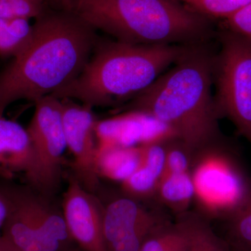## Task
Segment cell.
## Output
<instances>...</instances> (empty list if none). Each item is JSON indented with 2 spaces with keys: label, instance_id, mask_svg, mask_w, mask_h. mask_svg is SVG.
<instances>
[{
  "label": "cell",
  "instance_id": "obj_24",
  "mask_svg": "<svg viewBox=\"0 0 251 251\" xmlns=\"http://www.w3.org/2000/svg\"><path fill=\"white\" fill-rule=\"evenodd\" d=\"M9 201L4 191L0 188V233L9 214Z\"/></svg>",
  "mask_w": 251,
  "mask_h": 251
},
{
  "label": "cell",
  "instance_id": "obj_19",
  "mask_svg": "<svg viewBox=\"0 0 251 251\" xmlns=\"http://www.w3.org/2000/svg\"><path fill=\"white\" fill-rule=\"evenodd\" d=\"M24 18H0V54L16 56L30 39L32 26Z\"/></svg>",
  "mask_w": 251,
  "mask_h": 251
},
{
  "label": "cell",
  "instance_id": "obj_8",
  "mask_svg": "<svg viewBox=\"0 0 251 251\" xmlns=\"http://www.w3.org/2000/svg\"><path fill=\"white\" fill-rule=\"evenodd\" d=\"M35 110L27 128L37 163V191L56 197L63 179L67 150L60 99L48 95L34 102Z\"/></svg>",
  "mask_w": 251,
  "mask_h": 251
},
{
  "label": "cell",
  "instance_id": "obj_30",
  "mask_svg": "<svg viewBox=\"0 0 251 251\" xmlns=\"http://www.w3.org/2000/svg\"><path fill=\"white\" fill-rule=\"evenodd\" d=\"M0 178H1V177H0Z\"/></svg>",
  "mask_w": 251,
  "mask_h": 251
},
{
  "label": "cell",
  "instance_id": "obj_22",
  "mask_svg": "<svg viewBox=\"0 0 251 251\" xmlns=\"http://www.w3.org/2000/svg\"><path fill=\"white\" fill-rule=\"evenodd\" d=\"M184 1L190 9L198 14L207 18L225 20L251 4V0H184Z\"/></svg>",
  "mask_w": 251,
  "mask_h": 251
},
{
  "label": "cell",
  "instance_id": "obj_5",
  "mask_svg": "<svg viewBox=\"0 0 251 251\" xmlns=\"http://www.w3.org/2000/svg\"><path fill=\"white\" fill-rule=\"evenodd\" d=\"M0 188L9 201L0 233L6 251H62L75 245L56 197L4 178H0Z\"/></svg>",
  "mask_w": 251,
  "mask_h": 251
},
{
  "label": "cell",
  "instance_id": "obj_17",
  "mask_svg": "<svg viewBox=\"0 0 251 251\" xmlns=\"http://www.w3.org/2000/svg\"><path fill=\"white\" fill-rule=\"evenodd\" d=\"M224 238L231 249L251 251V182L242 199L224 220Z\"/></svg>",
  "mask_w": 251,
  "mask_h": 251
},
{
  "label": "cell",
  "instance_id": "obj_12",
  "mask_svg": "<svg viewBox=\"0 0 251 251\" xmlns=\"http://www.w3.org/2000/svg\"><path fill=\"white\" fill-rule=\"evenodd\" d=\"M97 150L111 147L134 148L175 136L167 126L145 114L126 112L103 120L95 127Z\"/></svg>",
  "mask_w": 251,
  "mask_h": 251
},
{
  "label": "cell",
  "instance_id": "obj_20",
  "mask_svg": "<svg viewBox=\"0 0 251 251\" xmlns=\"http://www.w3.org/2000/svg\"><path fill=\"white\" fill-rule=\"evenodd\" d=\"M160 179V175L140 163L136 171L122 183L121 191L141 202H154L153 198Z\"/></svg>",
  "mask_w": 251,
  "mask_h": 251
},
{
  "label": "cell",
  "instance_id": "obj_10",
  "mask_svg": "<svg viewBox=\"0 0 251 251\" xmlns=\"http://www.w3.org/2000/svg\"><path fill=\"white\" fill-rule=\"evenodd\" d=\"M61 100L67 150L72 156L70 173L85 189L98 195L102 187L97 170V120L93 108L70 99Z\"/></svg>",
  "mask_w": 251,
  "mask_h": 251
},
{
  "label": "cell",
  "instance_id": "obj_3",
  "mask_svg": "<svg viewBox=\"0 0 251 251\" xmlns=\"http://www.w3.org/2000/svg\"><path fill=\"white\" fill-rule=\"evenodd\" d=\"M188 46L102 44L80 74L51 95L92 108L121 105L148 88Z\"/></svg>",
  "mask_w": 251,
  "mask_h": 251
},
{
  "label": "cell",
  "instance_id": "obj_29",
  "mask_svg": "<svg viewBox=\"0 0 251 251\" xmlns=\"http://www.w3.org/2000/svg\"><path fill=\"white\" fill-rule=\"evenodd\" d=\"M232 251H236V250H234V249H232Z\"/></svg>",
  "mask_w": 251,
  "mask_h": 251
},
{
  "label": "cell",
  "instance_id": "obj_14",
  "mask_svg": "<svg viewBox=\"0 0 251 251\" xmlns=\"http://www.w3.org/2000/svg\"><path fill=\"white\" fill-rule=\"evenodd\" d=\"M195 194L191 173L166 174L158 181L153 201L177 217L190 211Z\"/></svg>",
  "mask_w": 251,
  "mask_h": 251
},
{
  "label": "cell",
  "instance_id": "obj_16",
  "mask_svg": "<svg viewBox=\"0 0 251 251\" xmlns=\"http://www.w3.org/2000/svg\"><path fill=\"white\" fill-rule=\"evenodd\" d=\"M180 216L184 219L187 229L188 243L185 251H232L225 238L218 235L213 229L211 221L197 211H188Z\"/></svg>",
  "mask_w": 251,
  "mask_h": 251
},
{
  "label": "cell",
  "instance_id": "obj_11",
  "mask_svg": "<svg viewBox=\"0 0 251 251\" xmlns=\"http://www.w3.org/2000/svg\"><path fill=\"white\" fill-rule=\"evenodd\" d=\"M61 205L66 226L74 244L84 251H105L103 205L98 195L87 191L69 173Z\"/></svg>",
  "mask_w": 251,
  "mask_h": 251
},
{
  "label": "cell",
  "instance_id": "obj_1",
  "mask_svg": "<svg viewBox=\"0 0 251 251\" xmlns=\"http://www.w3.org/2000/svg\"><path fill=\"white\" fill-rule=\"evenodd\" d=\"M97 44L95 29L72 11L35 19L30 39L0 74V115L18 100L35 102L74 80Z\"/></svg>",
  "mask_w": 251,
  "mask_h": 251
},
{
  "label": "cell",
  "instance_id": "obj_28",
  "mask_svg": "<svg viewBox=\"0 0 251 251\" xmlns=\"http://www.w3.org/2000/svg\"><path fill=\"white\" fill-rule=\"evenodd\" d=\"M171 1H176V2H177L178 1H181V0H171ZM181 1H184V0H181Z\"/></svg>",
  "mask_w": 251,
  "mask_h": 251
},
{
  "label": "cell",
  "instance_id": "obj_18",
  "mask_svg": "<svg viewBox=\"0 0 251 251\" xmlns=\"http://www.w3.org/2000/svg\"><path fill=\"white\" fill-rule=\"evenodd\" d=\"M187 229L181 216L158 226L143 242L139 251H185Z\"/></svg>",
  "mask_w": 251,
  "mask_h": 251
},
{
  "label": "cell",
  "instance_id": "obj_26",
  "mask_svg": "<svg viewBox=\"0 0 251 251\" xmlns=\"http://www.w3.org/2000/svg\"><path fill=\"white\" fill-rule=\"evenodd\" d=\"M62 251H84L82 249H80L76 245L73 246V247L69 248V249H66V250Z\"/></svg>",
  "mask_w": 251,
  "mask_h": 251
},
{
  "label": "cell",
  "instance_id": "obj_21",
  "mask_svg": "<svg viewBox=\"0 0 251 251\" xmlns=\"http://www.w3.org/2000/svg\"><path fill=\"white\" fill-rule=\"evenodd\" d=\"M196 151L177 137L166 140V162L163 175L191 173Z\"/></svg>",
  "mask_w": 251,
  "mask_h": 251
},
{
  "label": "cell",
  "instance_id": "obj_9",
  "mask_svg": "<svg viewBox=\"0 0 251 251\" xmlns=\"http://www.w3.org/2000/svg\"><path fill=\"white\" fill-rule=\"evenodd\" d=\"M112 196L108 199L99 196L103 205L105 251H139L149 234L171 221L156 202H141L121 191Z\"/></svg>",
  "mask_w": 251,
  "mask_h": 251
},
{
  "label": "cell",
  "instance_id": "obj_25",
  "mask_svg": "<svg viewBox=\"0 0 251 251\" xmlns=\"http://www.w3.org/2000/svg\"><path fill=\"white\" fill-rule=\"evenodd\" d=\"M50 1L57 9H69V0H50Z\"/></svg>",
  "mask_w": 251,
  "mask_h": 251
},
{
  "label": "cell",
  "instance_id": "obj_27",
  "mask_svg": "<svg viewBox=\"0 0 251 251\" xmlns=\"http://www.w3.org/2000/svg\"><path fill=\"white\" fill-rule=\"evenodd\" d=\"M0 251H6L5 250L4 247H3L2 243L1 242V239H0Z\"/></svg>",
  "mask_w": 251,
  "mask_h": 251
},
{
  "label": "cell",
  "instance_id": "obj_13",
  "mask_svg": "<svg viewBox=\"0 0 251 251\" xmlns=\"http://www.w3.org/2000/svg\"><path fill=\"white\" fill-rule=\"evenodd\" d=\"M16 176L37 189V163L27 128L0 115V177L13 179Z\"/></svg>",
  "mask_w": 251,
  "mask_h": 251
},
{
  "label": "cell",
  "instance_id": "obj_15",
  "mask_svg": "<svg viewBox=\"0 0 251 251\" xmlns=\"http://www.w3.org/2000/svg\"><path fill=\"white\" fill-rule=\"evenodd\" d=\"M141 158L140 146L99 149L97 153V170L99 178L121 184L140 166Z\"/></svg>",
  "mask_w": 251,
  "mask_h": 251
},
{
  "label": "cell",
  "instance_id": "obj_2",
  "mask_svg": "<svg viewBox=\"0 0 251 251\" xmlns=\"http://www.w3.org/2000/svg\"><path fill=\"white\" fill-rule=\"evenodd\" d=\"M206 44L188 46L173 69L119 111L153 117L196 152L224 140L211 93L216 54Z\"/></svg>",
  "mask_w": 251,
  "mask_h": 251
},
{
  "label": "cell",
  "instance_id": "obj_4",
  "mask_svg": "<svg viewBox=\"0 0 251 251\" xmlns=\"http://www.w3.org/2000/svg\"><path fill=\"white\" fill-rule=\"evenodd\" d=\"M95 30L135 45H193L211 36L208 18L171 0H69Z\"/></svg>",
  "mask_w": 251,
  "mask_h": 251
},
{
  "label": "cell",
  "instance_id": "obj_7",
  "mask_svg": "<svg viewBox=\"0 0 251 251\" xmlns=\"http://www.w3.org/2000/svg\"><path fill=\"white\" fill-rule=\"evenodd\" d=\"M224 140L198 151L191 172L194 203L205 219H225L244 197L251 180L238 174V167Z\"/></svg>",
  "mask_w": 251,
  "mask_h": 251
},
{
  "label": "cell",
  "instance_id": "obj_23",
  "mask_svg": "<svg viewBox=\"0 0 251 251\" xmlns=\"http://www.w3.org/2000/svg\"><path fill=\"white\" fill-rule=\"evenodd\" d=\"M226 28L251 41V4L226 20Z\"/></svg>",
  "mask_w": 251,
  "mask_h": 251
},
{
  "label": "cell",
  "instance_id": "obj_6",
  "mask_svg": "<svg viewBox=\"0 0 251 251\" xmlns=\"http://www.w3.org/2000/svg\"><path fill=\"white\" fill-rule=\"evenodd\" d=\"M219 40L214 69L216 112L251 145V41L227 28L219 32Z\"/></svg>",
  "mask_w": 251,
  "mask_h": 251
}]
</instances>
